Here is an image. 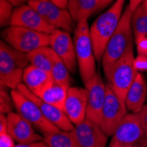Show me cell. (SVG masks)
Wrapping results in <instances>:
<instances>
[{"label": "cell", "instance_id": "21", "mask_svg": "<svg viewBox=\"0 0 147 147\" xmlns=\"http://www.w3.org/2000/svg\"><path fill=\"white\" fill-rule=\"evenodd\" d=\"M70 86L57 84L55 81L40 92L36 96L41 98L47 103H49L57 108L63 109L67 97V92Z\"/></svg>", "mask_w": 147, "mask_h": 147}, {"label": "cell", "instance_id": "40", "mask_svg": "<svg viewBox=\"0 0 147 147\" xmlns=\"http://www.w3.org/2000/svg\"><path fill=\"white\" fill-rule=\"evenodd\" d=\"M26 1H28H28H30V0H26Z\"/></svg>", "mask_w": 147, "mask_h": 147}, {"label": "cell", "instance_id": "34", "mask_svg": "<svg viewBox=\"0 0 147 147\" xmlns=\"http://www.w3.org/2000/svg\"><path fill=\"white\" fill-rule=\"evenodd\" d=\"M51 3H53L54 5H56L57 6L63 8V9H66L68 6V2L69 0H49Z\"/></svg>", "mask_w": 147, "mask_h": 147}, {"label": "cell", "instance_id": "25", "mask_svg": "<svg viewBox=\"0 0 147 147\" xmlns=\"http://www.w3.org/2000/svg\"><path fill=\"white\" fill-rule=\"evenodd\" d=\"M50 74L52 76L53 80H54L56 83L70 86L71 83L70 71L66 67V65L63 62V60L56 54L55 51L53 52L52 69H51Z\"/></svg>", "mask_w": 147, "mask_h": 147}, {"label": "cell", "instance_id": "6", "mask_svg": "<svg viewBox=\"0 0 147 147\" xmlns=\"http://www.w3.org/2000/svg\"><path fill=\"white\" fill-rule=\"evenodd\" d=\"M4 41L11 48L25 54L42 47L50 46V34L22 26H10L2 32Z\"/></svg>", "mask_w": 147, "mask_h": 147}, {"label": "cell", "instance_id": "30", "mask_svg": "<svg viewBox=\"0 0 147 147\" xmlns=\"http://www.w3.org/2000/svg\"><path fill=\"white\" fill-rule=\"evenodd\" d=\"M141 120V124L144 130V137L147 138V104L144 106L143 109L138 113Z\"/></svg>", "mask_w": 147, "mask_h": 147}, {"label": "cell", "instance_id": "12", "mask_svg": "<svg viewBox=\"0 0 147 147\" xmlns=\"http://www.w3.org/2000/svg\"><path fill=\"white\" fill-rule=\"evenodd\" d=\"M17 90L21 93H23L28 99H30L32 101H34L39 107V109H41L43 115L51 123L56 125L59 129L65 130V131H71L74 129L75 125L71 122V120L68 118V116L66 115V114L63 109H60L55 106L47 103L41 98H39L23 83L19 85Z\"/></svg>", "mask_w": 147, "mask_h": 147}, {"label": "cell", "instance_id": "36", "mask_svg": "<svg viewBox=\"0 0 147 147\" xmlns=\"http://www.w3.org/2000/svg\"><path fill=\"white\" fill-rule=\"evenodd\" d=\"M5 1L9 2L10 4H11L13 6L19 7L20 5H23V4L26 1V0H5Z\"/></svg>", "mask_w": 147, "mask_h": 147}, {"label": "cell", "instance_id": "16", "mask_svg": "<svg viewBox=\"0 0 147 147\" xmlns=\"http://www.w3.org/2000/svg\"><path fill=\"white\" fill-rule=\"evenodd\" d=\"M7 132L19 144H26L42 141L43 138L34 130V126L18 113L7 114Z\"/></svg>", "mask_w": 147, "mask_h": 147}, {"label": "cell", "instance_id": "15", "mask_svg": "<svg viewBox=\"0 0 147 147\" xmlns=\"http://www.w3.org/2000/svg\"><path fill=\"white\" fill-rule=\"evenodd\" d=\"M87 103L88 95L86 88L78 86L69 87L63 111L74 125L82 123L86 119Z\"/></svg>", "mask_w": 147, "mask_h": 147}, {"label": "cell", "instance_id": "10", "mask_svg": "<svg viewBox=\"0 0 147 147\" xmlns=\"http://www.w3.org/2000/svg\"><path fill=\"white\" fill-rule=\"evenodd\" d=\"M143 137L139 114H128L112 135L109 147H135Z\"/></svg>", "mask_w": 147, "mask_h": 147}, {"label": "cell", "instance_id": "28", "mask_svg": "<svg viewBox=\"0 0 147 147\" xmlns=\"http://www.w3.org/2000/svg\"><path fill=\"white\" fill-rule=\"evenodd\" d=\"M135 67L138 71H147V57L138 55L135 58Z\"/></svg>", "mask_w": 147, "mask_h": 147}, {"label": "cell", "instance_id": "39", "mask_svg": "<svg viewBox=\"0 0 147 147\" xmlns=\"http://www.w3.org/2000/svg\"><path fill=\"white\" fill-rule=\"evenodd\" d=\"M143 6H144V8L147 11V0H144V1H143V3L141 4Z\"/></svg>", "mask_w": 147, "mask_h": 147}, {"label": "cell", "instance_id": "3", "mask_svg": "<svg viewBox=\"0 0 147 147\" xmlns=\"http://www.w3.org/2000/svg\"><path fill=\"white\" fill-rule=\"evenodd\" d=\"M28 56L8 45L4 40L0 43V79L1 86L11 90L22 83L24 70L29 65Z\"/></svg>", "mask_w": 147, "mask_h": 147}, {"label": "cell", "instance_id": "27", "mask_svg": "<svg viewBox=\"0 0 147 147\" xmlns=\"http://www.w3.org/2000/svg\"><path fill=\"white\" fill-rule=\"evenodd\" d=\"M13 5L5 0H0V24L1 26L11 25Z\"/></svg>", "mask_w": 147, "mask_h": 147}, {"label": "cell", "instance_id": "14", "mask_svg": "<svg viewBox=\"0 0 147 147\" xmlns=\"http://www.w3.org/2000/svg\"><path fill=\"white\" fill-rule=\"evenodd\" d=\"M56 54L63 60L70 72H75L78 61L74 41L69 32L55 29L50 34V46Z\"/></svg>", "mask_w": 147, "mask_h": 147}, {"label": "cell", "instance_id": "35", "mask_svg": "<svg viewBox=\"0 0 147 147\" xmlns=\"http://www.w3.org/2000/svg\"><path fill=\"white\" fill-rule=\"evenodd\" d=\"M143 1L144 0H130L129 6V9L131 10V11H135L143 3Z\"/></svg>", "mask_w": 147, "mask_h": 147}, {"label": "cell", "instance_id": "7", "mask_svg": "<svg viewBox=\"0 0 147 147\" xmlns=\"http://www.w3.org/2000/svg\"><path fill=\"white\" fill-rule=\"evenodd\" d=\"M11 95L14 103V108L19 115L28 121L34 128L42 133V135L57 132L59 129L56 125L51 123L43 115L39 107L25 96L17 89L11 90Z\"/></svg>", "mask_w": 147, "mask_h": 147}, {"label": "cell", "instance_id": "23", "mask_svg": "<svg viewBox=\"0 0 147 147\" xmlns=\"http://www.w3.org/2000/svg\"><path fill=\"white\" fill-rule=\"evenodd\" d=\"M53 52V49L48 46L34 49L32 52L28 53L26 56L30 64L50 73L52 69Z\"/></svg>", "mask_w": 147, "mask_h": 147}, {"label": "cell", "instance_id": "18", "mask_svg": "<svg viewBox=\"0 0 147 147\" xmlns=\"http://www.w3.org/2000/svg\"><path fill=\"white\" fill-rule=\"evenodd\" d=\"M147 99V80H145L144 75L138 72L134 82L129 87L125 98V102L128 110L132 113H139L145 105V100Z\"/></svg>", "mask_w": 147, "mask_h": 147}, {"label": "cell", "instance_id": "29", "mask_svg": "<svg viewBox=\"0 0 147 147\" xmlns=\"http://www.w3.org/2000/svg\"><path fill=\"white\" fill-rule=\"evenodd\" d=\"M15 145L14 140L8 133L0 134V147H14Z\"/></svg>", "mask_w": 147, "mask_h": 147}, {"label": "cell", "instance_id": "13", "mask_svg": "<svg viewBox=\"0 0 147 147\" xmlns=\"http://www.w3.org/2000/svg\"><path fill=\"white\" fill-rule=\"evenodd\" d=\"M10 26H22L47 34H51L55 31V28L28 4L20 5L14 9Z\"/></svg>", "mask_w": 147, "mask_h": 147}, {"label": "cell", "instance_id": "11", "mask_svg": "<svg viewBox=\"0 0 147 147\" xmlns=\"http://www.w3.org/2000/svg\"><path fill=\"white\" fill-rule=\"evenodd\" d=\"M84 84L88 95L86 119L100 124L101 120V112L106 99L107 85L104 84L99 73H96Z\"/></svg>", "mask_w": 147, "mask_h": 147}, {"label": "cell", "instance_id": "33", "mask_svg": "<svg viewBox=\"0 0 147 147\" xmlns=\"http://www.w3.org/2000/svg\"><path fill=\"white\" fill-rule=\"evenodd\" d=\"M14 147H48L46 144L42 140L39 142L32 143V144H16Z\"/></svg>", "mask_w": 147, "mask_h": 147}, {"label": "cell", "instance_id": "4", "mask_svg": "<svg viewBox=\"0 0 147 147\" xmlns=\"http://www.w3.org/2000/svg\"><path fill=\"white\" fill-rule=\"evenodd\" d=\"M74 45L80 77L86 83L96 72V58L90 35L87 20L79 21L74 31Z\"/></svg>", "mask_w": 147, "mask_h": 147}, {"label": "cell", "instance_id": "20", "mask_svg": "<svg viewBox=\"0 0 147 147\" xmlns=\"http://www.w3.org/2000/svg\"><path fill=\"white\" fill-rule=\"evenodd\" d=\"M67 9L77 24L87 20L96 11H99V2L98 0H69Z\"/></svg>", "mask_w": 147, "mask_h": 147}, {"label": "cell", "instance_id": "19", "mask_svg": "<svg viewBox=\"0 0 147 147\" xmlns=\"http://www.w3.org/2000/svg\"><path fill=\"white\" fill-rule=\"evenodd\" d=\"M53 82L54 80L49 72L39 69L32 64H29L24 70L22 83L35 95Z\"/></svg>", "mask_w": 147, "mask_h": 147}, {"label": "cell", "instance_id": "1", "mask_svg": "<svg viewBox=\"0 0 147 147\" xmlns=\"http://www.w3.org/2000/svg\"><path fill=\"white\" fill-rule=\"evenodd\" d=\"M125 0L115 2L93 21L90 28V35L97 61L102 60L108 42L116 30L123 15Z\"/></svg>", "mask_w": 147, "mask_h": 147}, {"label": "cell", "instance_id": "41", "mask_svg": "<svg viewBox=\"0 0 147 147\" xmlns=\"http://www.w3.org/2000/svg\"><path fill=\"white\" fill-rule=\"evenodd\" d=\"M146 80H147V78H146Z\"/></svg>", "mask_w": 147, "mask_h": 147}, {"label": "cell", "instance_id": "22", "mask_svg": "<svg viewBox=\"0 0 147 147\" xmlns=\"http://www.w3.org/2000/svg\"><path fill=\"white\" fill-rule=\"evenodd\" d=\"M42 141L48 147H79L74 129L71 131L59 130L43 135Z\"/></svg>", "mask_w": 147, "mask_h": 147}, {"label": "cell", "instance_id": "9", "mask_svg": "<svg viewBox=\"0 0 147 147\" xmlns=\"http://www.w3.org/2000/svg\"><path fill=\"white\" fill-rule=\"evenodd\" d=\"M28 4L55 29H62L70 34L75 31L77 24L67 9L60 8L49 0H30Z\"/></svg>", "mask_w": 147, "mask_h": 147}, {"label": "cell", "instance_id": "2", "mask_svg": "<svg viewBox=\"0 0 147 147\" xmlns=\"http://www.w3.org/2000/svg\"><path fill=\"white\" fill-rule=\"evenodd\" d=\"M132 11L128 5L123 13L116 30L110 38L102 57V68L105 76L109 75L113 65L121 58L128 47L133 43V32L131 28Z\"/></svg>", "mask_w": 147, "mask_h": 147}, {"label": "cell", "instance_id": "38", "mask_svg": "<svg viewBox=\"0 0 147 147\" xmlns=\"http://www.w3.org/2000/svg\"><path fill=\"white\" fill-rule=\"evenodd\" d=\"M137 147H147V138L143 137L137 144Z\"/></svg>", "mask_w": 147, "mask_h": 147}, {"label": "cell", "instance_id": "31", "mask_svg": "<svg viewBox=\"0 0 147 147\" xmlns=\"http://www.w3.org/2000/svg\"><path fill=\"white\" fill-rule=\"evenodd\" d=\"M136 45H137L138 55L147 57V36L144 37L143 39L140 40V41H138L136 43Z\"/></svg>", "mask_w": 147, "mask_h": 147}, {"label": "cell", "instance_id": "37", "mask_svg": "<svg viewBox=\"0 0 147 147\" xmlns=\"http://www.w3.org/2000/svg\"><path fill=\"white\" fill-rule=\"evenodd\" d=\"M112 1H113V0H98V2H99V11L102 10L107 5H109Z\"/></svg>", "mask_w": 147, "mask_h": 147}, {"label": "cell", "instance_id": "8", "mask_svg": "<svg viewBox=\"0 0 147 147\" xmlns=\"http://www.w3.org/2000/svg\"><path fill=\"white\" fill-rule=\"evenodd\" d=\"M127 115L128 108L125 100L116 95L108 84L106 99L101 112L100 128L108 136H112Z\"/></svg>", "mask_w": 147, "mask_h": 147}, {"label": "cell", "instance_id": "24", "mask_svg": "<svg viewBox=\"0 0 147 147\" xmlns=\"http://www.w3.org/2000/svg\"><path fill=\"white\" fill-rule=\"evenodd\" d=\"M131 28L136 43L147 36V11L142 5L132 11Z\"/></svg>", "mask_w": 147, "mask_h": 147}, {"label": "cell", "instance_id": "26", "mask_svg": "<svg viewBox=\"0 0 147 147\" xmlns=\"http://www.w3.org/2000/svg\"><path fill=\"white\" fill-rule=\"evenodd\" d=\"M6 88L7 87L1 86V89H0V111H1V114L5 115L12 112V108L14 107L11 93L8 94Z\"/></svg>", "mask_w": 147, "mask_h": 147}, {"label": "cell", "instance_id": "42", "mask_svg": "<svg viewBox=\"0 0 147 147\" xmlns=\"http://www.w3.org/2000/svg\"><path fill=\"white\" fill-rule=\"evenodd\" d=\"M135 147H137V145H136V146H135Z\"/></svg>", "mask_w": 147, "mask_h": 147}, {"label": "cell", "instance_id": "5", "mask_svg": "<svg viewBox=\"0 0 147 147\" xmlns=\"http://www.w3.org/2000/svg\"><path fill=\"white\" fill-rule=\"evenodd\" d=\"M135 57L131 43L124 54L111 68L107 79L109 85L120 98L125 100L127 92L138 73L135 67Z\"/></svg>", "mask_w": 147, "mask_h": 147}, {"label": "cell", "instance_id": "32", "mask_svg": "<svg viewBox=\"0 0 147 147\" xmlns=\"http://www.w3.org/2000/svg\"><path fill=\"white\" fill-rule=\"evenodd\" d=\"M7 115L1 114L0 115V134L2 133H8L7 132Z\"/></svg>", "mask_w": 147, "mask_h": 147}, {"label": "cell", "instance_id": "17", "mask_svg": "<svg viewBox=\"0 0 147 147\" xmlns=\"http://www.w3.org/2000/svg\"><path fill=\"white\" fill-rule=\"evenodd\" d=\"M74 132L79 147H106L108 142L109 136L100 125L88 119L75 125Z\"/></svg>", "mask_w": 147, "mask_h": 147}]
</instances>
